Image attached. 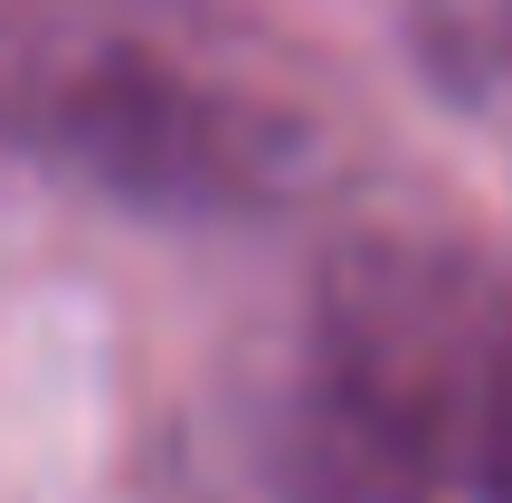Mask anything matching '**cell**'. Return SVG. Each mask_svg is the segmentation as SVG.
<instances>
[{"label": "cell", "instance_id": "6da1fadb", "mask_svg": "<svg viewBox=\"0 0 512 503\" xmlns=\"http://www.w3.org/2000/svg\"><path fill=\"white\" fill-rule=\"evenodd\" d=\"M0 152L143 219H247L313 171L285 105L124 29L0 19Z\"/></svg>", "mask_w": 512, "mask_h": 503}, {"label": "cell", "instance_id": "7a4b0ae2", "mask_svg": "<svg viewBox=\"0 0 512 503\" xmlns=\"http://www.w3.org/2000/svg\"><path fill=\"white\" fill-rule=\"evenodd\" d=\"M465 475L484 503H512V342L475 371V409H465Z\"/></svg>", "mask_w": 512, "mask_h": 503}]
</instances>
